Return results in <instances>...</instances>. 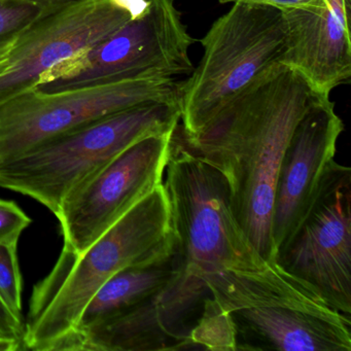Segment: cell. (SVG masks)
<instances>
[{
  "mask_svg": "<svg viewBox=\"0 0 351 351\" xmlns=\"http://www.w3.org/2000/svg\"><path fill=\"white\" fill-rule=\"evenodd\" d=\"M282 11L234 3L201 38L203 55L178 83L182 132L200 126L278 62L285 47Z\"/></svg>",
  "mask_w": 351,
  "mask_h": 351,
  "instance_id": "8992f818",
  "label": "cell"
},
{
  "mask_svg": "<svg viewBox=\"0 0 351 351\" xmlns=\"http://www.w3.org/2000/svg\"><path fill=\"white\" fill-rule=\"evenodd\" d=\"M320 96L298 71L275 63L200 126L176 129L186 149L223 176L234 215L267 263L277 256L272 217L281 159Z\"/></svg>",
  "mask_w": 351,
  "mask_h": 351,
  "instance_id": "6da1fadb",
  "label": "cell"
},
{
  "mask_svg": "<svg viewBox=\"0 0 351 351\" xmlns=\"http://www.w3.org/2000/svg\"><path fill=\"white\" fill-rule=\"evenodd\" d=\"M178 239L164 184L135 205L82 254L62 248L32 289L23 350L56 351L96 291L117 272L173 254Z\"/></svg>",
  "mask_w": 351,
  "mask_h": 351,
  "instance_id": "3957f363",
  "label": "cell"
},
{
  "mask_svg": "<svg viewBox=\"0 0 351 351\" xmlns=\"http://www.w3.org/2000/svg\"><path fill=\"white\" fill-rule=\"evenodd\" d=\"M184 271L178 245L173 254L161 260L122 269L96 291L71 335L155 297Z\"/></svg>",
  "mask_w": 351,
  "mask_h": 351,
  "instance_id": "5bb4252c",
  "label": "cell"
},
{
  "mask_svg": "<svg viewBox=\"0 0 351 351\" xmlns=\"http://www.w3.org/2000/svg\"><path fill=\"white\" fill-rule=\"evenodd\" d=\"M149 0H45L0 75V104L36 87L42 75L85 53L141 15Z\"/></svg>",
  "mask_w": 351,
  "mask_h": 351,
  "instance_id": "9c48e42d",
  "label": "cell"
},
{
  "mask_svg": "<svg viewBox=\"0 0 351 351\" xmlns=\"http://www.w3.org/2000/svg\"><path fill=\"white\" fill-rule=\"evenodd\" d=\"M287 38L278 62L303 75L316 93L330 96L350 77L348 18L328 0L282 11Z\"/></svg>",
  "mask_w": 351,
  "mask_h": 351,
  "instance_id": "4fadbf2b",
  "label": "cell"
},
{
  "mask_svg": "<svg viewBox=\"0 0 351 351\" xmlns=\"http://www.w3.org/2000/svg\"><path fill=\"white\" fill-rule=\"evenodd\" d=\"M8 57L7 58H3L1 59V60H0V75H1V73H3V71H5V69H7Z\"/></svg>",
  "mask_w": 351,
  "mask_h": 351,
  "instance_id": "44dd1931",
  "label": "cell"
},
{
  "mask_svg": "<svg viewBox=\"0 0 351 351\" xmlns=\"http://www.w3.org/2000/svg\"><path fill=\"white\" fill-rule=\"evenodd\" d=\"M22 287L23 281L18 260V242L0 244V298L16 316L24 319Z\"/></svg>",
  "mask_w": 351,
  "mask_h": 351,
  "instance_id": "2e32d148",
  "label": "cell"
},
{
  "mask_svg": "<svg viewBox=\"0 0 351 351\" xmlns=\"http://www.w3.org/2000/svg\"><path fill=\"white\" fill-rule=\"evenodd\" d=\"M18 347L13 343L5 342V341H0V351H16Z\"/></svg>",
  "mask_w": 351,
  "mask_h": 351,
  "instance_id": "ffe728a7",
  "label": "cell"
},
{
  "mask_svg": "<svg viewBox=\"0 0 351 351\" xmlns=\"http://www.w3.org/2000/svg\"><path fill=\"white\" fill-rule=\"evenodd\" d=\"M174 132L137 141L69 195L56 215L63 248L85 252L163 184Z\"/></svg>",
  "mask_w": 351,
  "mask_h": 351,
  "instance_id": "30bf717a",
  "label": "cell"
},
{
  "mask_svg": "<svg viewBox=\"0 0 351 351\" xmlns=\"http://www.w3.org/2000/svg\"><path fill=\"white\" fill-rule=\"evenodd\" d=\"M275 262L351 316V169L332 160L313 206Z\"/></svg>",
  "mask_w": 351,
  "mask_h": 351,
  "instance_id": "8fae6325",
  "label": "cell"
},
{
  "mask_svg": "<svg viewBox=\"0 0 351 351\" xmlns=\"http://www.w3.org/2000/svg\"><path fill=\"white\" fill-rule=\"evenodd\" d=\"M164 174L186 274L202 279L213 273L266 266L234 215L225 178L186 149L176 130Z\"/></svg>",
  "mask_w": 351,
  "mask_h": 351,
  "instance_id": "5b68a950",
  "label": "cell"
},
{
  "mask_svg": "<svg viewBox=\"0 0 351 351\" xmlns=\"http://www.w3.org/2000/svg\"><path fill=\"white\" fill-rule=\"evenodd\" d=\"M180 101L174 77H132L45 92L32 88L0 104V163L121 110Z\"/></svg>",
  "mask_w": 351,
  "mask_h": 351,
  "instance_id": "ba28073f",
  "label": "cell"
},
{
  "mask_svg": "<svg viewBox=\"0 0 351 351\" xmlns=\"http://www.w3.org/2000/svg\"><path fill=\"white\" fill-rule=\"evenodd\" d=\"M32 219L14 201L0 199V244L19 242Z\"/></svg>",
  "mask_w": 351,
  "mask_h": 351,
  "instance_id": "e0dca14e",
  "label": "cell"
},
{
  "mask_svg": "<svg viewBox=\"0 0 351 351\" xmlns=\"http://www.w3.org/2000/svg\"><path fill=\"white\" fill-rule=\"evenodd\" d=\"M202 280L207 295L191 334L192 349L351 350V316L276 262Z\"/></svg>",
  "mask_w": 351,
  "mask_h": 351,
  "instance_id": "7a4b0ae2",
  "label": "cell"
},
{
  "mask_svg": "<svg viewBox=\"0 0 351 351\" xmlns=\"http://www.w3.org/2000/svg\"><path fill=\"white\" fill-rule=\"evenodd\" d=\"M219 1L221 3H254V5H266V7L275 8L280 11H285V10L293 9V8L313 5L317 0H219Z\"/></svg>",
  "mask_w": 351,
  "mask_h": 351,
  "instance_id": "d6986e66",
  "label": "cell"
},
{
  "mask_svg": "<svg viewBox=\"0 0 351 351\" xmlns=\"http://www.w3.org/2000/svg\"><path fill=\"white\" fill-rule=\"evenodd\" d=\"M343 131L344 124L330 96L317 98L295 127L275 184L272 230L276 252L295 235L313 206Z\"/></svg>",
  "mask_w": 351,
  "mask_h": 351,
  "instance_id": "7c38bea8",
  "label": "cell"
},
{
  "mask_svg": "<svg viewBox=\"0 0 351 351\" xmlns=\"http://www.w3.org/2000/svg\"><path fill=\"white\" fill-rule=\"evenodd\" d=\"M25 322L16 316L0 298V341L13 343L23 350Z\"/></svg>",
  "mask_w": 351,
  "mask_h": 351,
  "instance_id": "ac0fdd59",
  "label": "cell"
},
{
  "mask_svg": "<svg viewBox=\"0 0 351 351\" xmlns=\"http://www.w3.org/2000/svg\"><path fill=\"white\" fill-rule=\"evenodd\" d=\"M44 5L45 0H0V60L9 56L20 34Z\"/></svg>",
  "mask_w": 351,
  "mask_h": 351,
  "instance_id": "9a60e30c",
  "label": "cell"
},
{
  "mask_svg": "<svg viewBox=\"0 0 351 351\" xmlns=\"http://www.w3.org/2000/svg\"><path fill=\"white\" fill-rule=\"evenodd\" d=\"M195 43L174 0H149L141 15L45 73L34 88L54 92L132 77L190 75Z\"/></svg>",
  "mask_w": 351,
  "mask_h": 351,
  "instance_id": "52a82bcc",
  "label": "cell"
},
{
  "mask_svg": "<svg viewBox=\"0 0 351 351\" xmlns=\"http://www.w3.org/2000/svg\"><path fill=\"white\" fill-rule=\"evenodd\" d=\"M180 122V101L126 108L1 162L0 188L30 197L56 215L73 191L125 149L174 132Z\"/></svg>",
  "mask_w": 351,
  "mask_h": 351,
  "instance_id": "277c9868",
  "label": "cell"
}]
</instances>
